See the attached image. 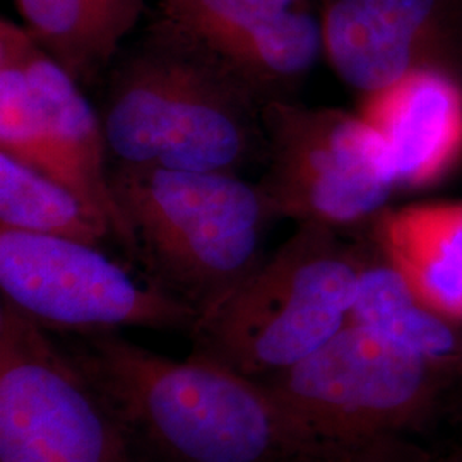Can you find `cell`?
I'll return each instance as SVG.
<instances>
[{"mask_svg": "<svg viewBox=\"0 0 462 462\" xmlns=\"http://www.w3.org/2000/svg\"><path fill=\"white\" fill-rule=\"evenodd\" d=\"M364 255L337 228L300 223L194 330L192 353L252 379L303 362L347 324Z\"/></svg>", "mask_w": 462, "mask_h": 462, "instance_id": "obj_4", "label": "cell"}, {"mask_svg": "<svg viewBox=\"0 0 462 462\" xmlns=\"http://www.w3.org/2000/svg\"><path fill=\"white\" fill-rule=\"evenodd\" d=\"M2 300L43 329L72 336L124 328L192 332L199 315L144 286L101 248L62 236L0 230Z\"/></svg>", "mask_w": 462, "mask_h": 462, "instance_id": "obj_8", "label": "cell"}, {"mask_svg": "<svg viewBox=\"0 0 462 462\" xmlns=\"http://www.w3.org/2000/svg\"><path fill=\"white\" fill-rule=\"evenodd\" d=\"M347 322L377 330L444 377L462 375V324L425 305L379 250L362 259Z\"/></svg>", "mask_w": 462, "mask_h": 462, "instance_id": "obj_14", "label": "cell"}, {"mask_svg": "<svg viewBox=\"0 0 462 462\" xmlns=\"http://www.w3.org/2000/svg\"><path fill=\"white\" fill-rule=\"evenodd\" d=\"M320 23L330 66L364 95L461 64L462 0H322Z\"/></svg>", "mask_w": 462, "mask_h": 462, "instance_id": "obj_10", "label": "cell"}, {"mask_svg": "<svg viewBox=\"0 0 462 462\" xmlns=\"http://www.w3.org/2000/svg\"><path fill=\"white\" fill-rule=\"evenodd\" d=\"M149 34L213 60L264 103L288 99L324 51L309 0H158Z\"/></svg>", "mask_w": 462, "mask_h": 462, "instance_id": "obj_9", "label": "cell"}, {"mask_svg": "<svg viewBox=\"0 0 462 462\" xmlns=\"http://www.w3.org/2000/svg\"><path fill=\"white\" fill-rule=\"evenodd\" d=\"M0 462H134L116 414L66 346L5 300Z\"/></svg>", "mask_w": 462, "mask_h": 462, "instance_id": "obj_7", "label": "cell"}, {"mask_svg": "<svg viewBox=\"0 0 462 462\" xmlns=\"http://www.w3.org/2000/svg\"><path fill=\"white\" fill-rule=\"evenodd\" d=\"M72 360L116 414L134 462H370L315 435L263 380L118 332L79 334Z\"/></svg>", "mask_w": 462, "mask_h": 462, "instance_id": "obj_1", "label": "cell"}, {"mask_svg": "<svg viewBox=\"0 0 462 462\" xmlns=\"http://www.w3.org/2000/svg\"><path fill=\"white\" fill-rule=\"evenodd\" d=\"M110 187L129 231V257L199 320L265 261L263 242L274 217L255 183L116 162Z\"/></svg>", "mask_w": 462, "mask_h": 462, "instance_id": "obj_3", "label": "cell"}, {"mask_svg": "<svg viewBox=\"0 0 462 462\" xmlns=\"http://www.w3.org/2000/svg\"><path fill=\"white\" fill-rule=\"evenodd\" d=\"M263 124L265 171L255 185L274 219L339 228L385 209L396 173L364 116L274 99L264 105Z\"/></svg>", "mask_w": 462, "mask_h": 462, "instance_id": "obj_6", "label": "cell"}, {"mask_svg": "<svg viewBox=\"0 0 462 462\" xmlns=\"http://www.w3.org/2000/svg\"><path fill=\"white\" fill-rule=\"evenodd\" d=\"M28 30L4 19L0 23V152L66 185L70 175L51 146L32 93L24 66Z\"/></svg>", "mask_w": 462, "mask_h": 462, "instance_id": "obj_17", "label": "cell"}, {"mask_svg": "<svg viewBox=\"0 0 462 462\" xmlns=\"http://www.w3.org/2000/svg\"><path fill=\"white\" fill-rule=\"evenodd\" d=\"M360 116L389 151L397 187H427L462 160V86L454 72L413 70L365 95Z\"/></svg>", "mask_w": 462, "mask_h": 462, "instance_id": "obj_11", "label": "cell"}, {"mask_svg": "<svg viewBox=\"0 0 462 462\" xmlns=\"http://www.w3.org/2000/svg\"><path fill=\"white\" fill-rule=\"evenodd\" d=\"M24 66L51 146L70 175L74 192L108 219L116 244L129 255L131 238L110 187L106 168L110 149L101 116L86 101L79 84L34 42L30 32L24 42Z\"/></svg>", "mask_w": 462, "mask_h": 462, "instance_id": "obj_12", "label": "cell"}, {"mask_svg": "<svg viewBox=\"0 0 462 462\" xmlns=\"http://www.w3.org/2000/svg\"><path fill=\"white\" fill-rule=\"evenodd\" d=\"M264 105L226 69L149 34L110 70L99 116L116 162L238 175L264 163Z\"/></svg>", "mask_w": 462, "mask_h": 462, "instance_id": "obj_2", "label": "cell"}, {"mask_svg": "<svg viewBox=\"0 0 462 462\" xmlns=\"http://www.w3.org/2000/svg\"><path fill=\"white\" fill-rule=\"evenodd\" d=\"M440 377L377 330L347 322L303 362L259 380L322 440L397 462V435L433 408Z\"/></svg>", "mask_w": 462, "mask_h": 462, "instance_id": "obj_5", "label": "cell"}, {"mask_svg": "<svg viewBox=\"0 0 462 462\" xmlns=\"http://www.w3.org/2000/svg\"><path fill=\"white\" fill-rule=\"evenodd\" d=\"M370 223L375 248L414 295L462 324V200L383 209Z\"/></svg>", "mask_w": 462, "mask_h": 462, "instance_id": "obj_13", "label": "cell"}, {"mask_svg": "<svg viewBox=\"0 0 462 462\" xmlns=\"http://www.w3.org/2000/svg\"><path fill=\"white\" fill-rule=\"evenodd\" d=\"M34 42L79 84L97 81L135 26L144 0H16Z\"/></svg>", "mask_w": 462, "mask_h": 462, "instance_id": "obj_15", "label": "cell"}, {"mask_svg": "<svg viewBox=\"0 0 462 462\" xmlns=\"http://www.w3.org/2000/svg\"><path fill=\"white\" fill-rule=\"evenodd\" d=\"M0 230L51 235L99 247L116 240L105 216L66 185L0 152Z\"/></svg>", "mask_w": 462, "mask_h": 462, "instance_id": "obj_16", "label": "cell"}]
</instances>
